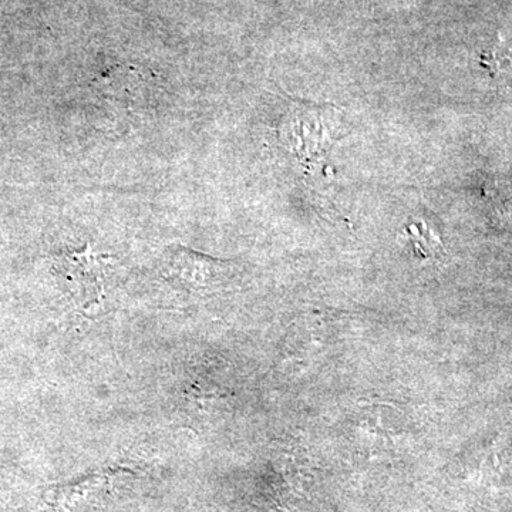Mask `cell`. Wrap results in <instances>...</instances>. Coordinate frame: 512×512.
Segmentation results:
<instances>
[{"label":"cell","mask_w":512,"mask_h":512,"mask_svg":"<svg viewBox=\"0 0 512 512\" xmlns=\"http://www.w3.org/2000/svg\"><path fill=\"white\" fill-rule=\"evenodd\" d=\"M67 291L82 308H96L104 295V264L90 251L64 256L60 266Z\"/></svg>","instance_id":"cell-1"}]
</instances>
